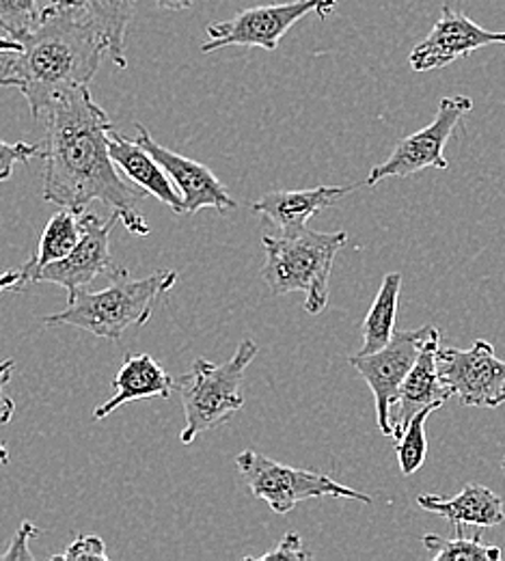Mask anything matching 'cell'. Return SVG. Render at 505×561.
Returning <instances> with one entry per match:
<instances>
[{"label": "cell", "mask_w": 505, "mask_h": 561, "mask_svg": "<svg viewBox=\"0 0 505 561\" xmlns=\"http://www.w3.org/2000/svg\"><path fill=\"white\" fill-rule=\"evenodd\" d=\"M39 119L46 122L44 199L73 211H84L93 202L106 204L133 236H149V225L137 208L147 193L119 178L108 149V133L115 126L89 87L61 93Z\"/></svg>", "instance_id": "obj_1"}, {"label": "cell", "mask_w": 505, "mask_h": 561, "mask_svg": "<svg viewBox=\"0 0 505 561\" xmlns=\"http://www.w3.org/2000/svg\"><path fill=\"white\" fill-rule=\"evenodd\" d=\"M22 46V53L7 57L0 73L18 78L20 93L35 119L61 93L89 87L106 53L100 33L78 0L44 4L37 28Z\"/></svg>", "instance_id": "obj_2"}, {"label": "cell", "mask_w": 505, "mask_h": 561, "mask_svg": "<svg viewBox=\"0 0 505 561\" xmlns=\"http://www.w3.org/2000/svg\"><path fill=\"white\" fill-rule=\"evenodd\" d=\"M177 283L175 271H158L144 279H130L119 268L111 285L100 291L80 289L68 296V307L55 316L42 318L48 327H76L95 337L119 342L133 327H145L153 313L156 300Z\"/></svg>", "instance_id": "obj_3"}, {"label": "cell", "mask_w": 505, "mask_h": 561, "mask_svg": "<svg viewBox=\"0 0 505 561\" xmlns=\"http://www.w3.org/2000/svg\"><path fill=\"white\" fill-rule=\"evenodd\" d=\"M346 242V231H311L307 227L289 236H264L266 262L262 279L275 296L302 291L305 311L318 316L329 307V279Z\"/></svg>", "instance_id": "obj_4"}, {"label": "cell", "mask_w": 505, "mask_h": 561, "mask_svg": "<svg viewBox=\"0 0 505 561\" xmlns=\"http://www.w3.org/2000/svg\"><path fill=\"white\" fill-rule=\"evenodd\" d=\"M257 344L242 340L236 354L225 363L195 358L191 371L177 380L184 407L182 445H191L199 434L227 423L244 407L242 380L251 360L257 356Z\"/></svg>", "instance_id": "obj_5"}, {"label": "cell", "mask_w": 505, "mask_h": 561, "mask_svg": "<svg viewBox=\"0 0 505 561\" xmlns=\"http://www.w3.org/2000/svg\"><path fill=\"white\" fill-rule=\"evenodd\" d=\"M236 465L249 491L253 496L264 499L275 514H288L300 501L318 496H342L367 505L371 503L369 494L344 486L324 473L288 467L251 449L238 454Z\"/></svg>", "instance_id": "obj_6"}, {"label": "cell", "mask_w": 505, "mask_h": 561, "mask_svg": "<svg viewBox=\"0 0 505 561\" xmlns=\"http://www.w3.org/2000/svg\"><path fill=\"white\" fill-rule=\"evenodd\" d=\"M337 0H288L277 4L253 7L236 13L229 20L210 22L208 39L202 44V53H215L229 46L277 50L279 42L289 28L309 13L326 18L335 11Z\"/></svg>", "instance_id": "obj_7"}, {"label": "cell", "mask_w": 505, "mask_h": 561, "mask_svg": "<svg viewBox=\"0 0 505 561\" xmlns=\"http://www.w3.org/2000/svg\"><path fill=\"white\" fill-rule=\"evenodd\" d=\"M438 333L434 327H422L415 331H395L393 340L371 354H353L348 360L369 385L376 402V423L385 436H393L391 409L400 396L402 382L411 374L428 340Z\"/></svg>", "instance_id": "obj_8"}, {"label": "cell", "mask_w": 505, "mask_h": 561, "mask_svg": "<svg viewBox=\"0 0 505 561\" xmlns=\"http://www.w3.org/2000/svg\"><path fill=\"white\" fill-rule=\"evenodd\" d=\"M473 111V100L467 95H445L438 102V111L433 124L417 130L415 135L400 140L391 156L371 169L367 175V186H376L387 178H411L428 167L447 169L449 162L443 156V149L456 126L464 115Z\"/></svg>", "instance_id": "obj_9"}, {"label": "cell", "mask_w": 505, "mask_h": 561, "mask_svg": "<svg viewBox=\"0 0 505 561\" xmlns=\"http://www.w3.org/2000/svg\"><path fill=\"white\" fill-rule=\"evenodd\" d=\"M436 365L451 396L464 407L500 409L505 404V360L486 340H475L467 351L440 348Z\"/></svg>", "instance_id": "obj_10"}, {"label": "cell", "mask_w": 505, "mask_h": 561, "mask_svg": "<svg viewBox=\"0 0 505 561\" xmlns=\"http://www.w3.org/2000/svg\"><path fill=\"white\" fill-rule=\"evenodd\" d=\"M117 220H122L117 211H113L108 220H102L95 211H82V236L72 253L37 271L33 283H53L66 287L68 296H72L80 289H87L100 275L113 277L122 268L115 266L111 257V231Z\"/></svg>", "instance_id": "obj_11"}, {"label": "cell", "mask_w": 505, "mask_h": 561, "mask_svg": "<svg viewBox=\"0 0 505 561\" xmlns=\"http://www.w3.org/2000/svg\"><path fill=\"white\" fill-rule=\"evenodd\" d=\"M493 44H505V33L486 31L460 9L443 4L431 35L413 48L409 64L415 71L440 70Z\"/></svg>", "instance_id": "obj_12"}, {"label": "cell", "mask_w": 505, "mask_h": 561, "mask_svg": "<svg viewBox=\"0 0 505 561\" xmlns=\"http://www.w3.org/2000/svg\"><path fill=\"white\" fill-rule=\"evenodd\" d=\"M137 130H139L137 140L162 164V169L180 188V195L184 199V216H193L206 208H215L220 214L236 208V202L231 199L222 182L206 164L162 147L160 142L151 139V135L141 124H137Z\"/></svg>", "instance_id": "obj_13"}, {"label": "cell", "mask_w": 505, "mask_h": 561, "mask_svg": "<svg viewBox=\"0 0 505 561\" xmlns=\"http://www.w3.org/2000/svg\"><path fill=\"white\" fill-rule=\"evenodd\" d=\"M440 351V333L433 335L424 351L420 354L417 363L413 365L411 374L402 382L400 396L391 409V427L393 440L402 436L411 420L422 413L424 409H440L449 398L451 391L443 382L436 365V354Z\"/></svg>", "instance_id": "obj_14"}, {"label": "cell", "mask_w": 505, "mask_h": 561, "mask_svg": "<svg viewBox=\"0 0 505 561\" xmlns=\"http://www.w3.org/2000/svg\"><path fill=\"white\" fill-rule=\"evenodd\" d=\"M353 193L351 186H315L309 191H275L260 197L253 204V211L268 220L279 233H296L307 227V222L342 197Z\"/></svg>", "instance_id": "obj_15"}, {"label": "cell", "mask_w": 505, "mask_h": 561, "mask_svg": "<svg viewBox=\"0 0 505 561\" xmlns=\"http://www.w3.org/2000/svg\"><path fill=\"white\" fill-rule=\"evenodd\" d=\"M113 398L100 404L93 411V420H106L119 407L135 400H151V398H171L175 391V380L171 374L149 354H126L117 376L113 378Z\"/></svg>", "instance_id": "obj_16"}, {"label": "cell", "mask_w": 505, "mask_h": 561, "mask_svg": "<svg viewBox=\"0 0 505 561\" xmlns=\"http://www.w3.org/2000/svg\"><path fill=\"white\" fill-rule=\"evenodd\" d=\"M108 149L115 167L124 171L149 197L162 202L175 214H184V199L171 186L169 173L139 140L128 139L126 135L113 128L108 133Z\"/></svg>", "instance_id": "obj_17"}, {"label": "cell", "mask_w": 505, "mask_h": 561, "mask_svg": "<svg viewBox=\"0 0 505 561\" xmlns=\"http://www.w3.org/2000/svg\"><path fill=\"white\" fill-rule=\"evenodd\" d=\"M420 507L438 514L451 523V529L473 527H500L505 523L504 501L486 486L467 484L451 499L438 494H420Z\"/></svg>", "instance_id": "obj_18"}, {"label": "cell", "mask_w": 505, "mask_h": 561, "mask_svg": "<svg viewBox=\"0 0 505 561\" xmlns=\"http://www.w3.org/2000/svg\"><path fill=\"white\" fill-rule=\"evenodd\" d=\"M137 2L139 0H78L84 15L100 33L106 55L119 70L128 68L126 35L137 13Z\"/></svg>", "instance_id": "obj_19"}, {"label": "cell", "mask_w": 505, "mask_h": 561, "mask_svg": "<svg viewBox=\"0 0 505 561\" xmlns=\"http://www.w3.org/2000/svg\"><path fill=\"white\" fill-rule=\"evenodd\" d=\"M80 214L82 211L61 208L48 220V225L44 227V233L39 238L37 253L20 268L22 271L20 289L24 285L33 283V277L37 275V271H42L44 266H48L53 262H59V260H64V257H68L72 253L73 247L78 244V240L82 236Z\"/></svg>", "instance_id": "obj_20"}, {"label": "cell", "mask_w": 505, "mask_h": 561, "mask_svg": "<svg viewBox=\"0 0 505 561\" xmlns=\"http://www.w3.org/2000/svg\"><path fill=\"white\" fill-rule=\"evenodd\" d=\"M400 289H402V275L389 273L385 275L382 285L371 302V309L367 311L363 320V348L361 354L385 348L393 335H395V320H398V302H400Z\"/></svg>", "instance_id": "obj_21"}, {"label": "cell", "mask_w": 505, "mask_h": 561, "mask_svg": "<svg viewBox=\"0 0 505 561\" xmlns=\"http://www.w3.org/2000/svg\"><path fill=\"white\" fill-rule=\"evenodd\" d=\"M424 547L431 551L434 561H500L504 551L493 545H484L480 534L473 538L464 536V529H456V538L447 540L440 536H424Z\"/></svg>", "instance_id": "obj_22"}, {"label": "cell", "mask_w": 505, "mask_h": 561, "mask_svg": "<svg viewBox=\"0 0 505 561\" xmlns=\"http://www.w3.org/2000/svg\"><path fill=\"white\" fill-rule=\"evenodd\" d=\"M436 409H424L417 413L400 438H395V454L402 476H413L420 471L428 456V438H426V421L433 415Z\"/></svg>", "instance_id": "obj_23"}, {"label": "cell", "mask_w": 505, "mask_h": 561, "mask_svg": "<svg viewBox=\"0 0 505 561\" xmlns=\"http://www.w3.org/2000/svg\"><path fill=\"white\" fill-rule=\"evenodd\" d=\"M44 7L37 0H0V28L13 42H24L39 24Z\"/></svg>", "instance_id": "obj_24"}, {"label": "cell", "mask_w": 505, "mask_h": 561, "mask_svg": "<svg viewBox=\"0 0 505 561\" xmlns=\"http://www.w3.org/2000/svg\"><path fill=\"white\" fill-rule=\"evenodd\" d=\"M35 156H42V142L31 145L24 140H20V142L0 140V182L11 178L13 167L18 162H28Z\"/></svg>", "instance_id": "obj_25"}, {"label": "cell", "mask_w": 505, "mask_h": 561, "mask_svg": "<svg viewBox=\"0 0 505 561\" xmlns=\"http://www.w3.org/2000/svg\"><path fill=\"white\" fill-rule=\"evenodd\" d=\"M53 560L80 561L102 560L108 561V553L104 547V540L97 536H78L72 545L61 553L53 556Z\"/></svg>", "instance_id": "obj_26"}, {"label": "cell", "mask_w": 505, "mask_h": 561, "mask_svg": "<svg viewBox=\"0 0 505 561\" xmlns=\"http://www.w3.org/2000/svg\"><path fill=\"white\" fill-rule=\"evenodd\" d=\"M13 369H15L13 358H7V360L0 363V425L11 423L13 415H15V402L7 396V385L13 376ZM0 465H9V451L2 445V440H0Z\"/></svg>", "instance_id": "obj_27"}, {"label": "cell", "mask_w": 505, "mask_h": 561, "mask_svg": "<svg viewBox=\"0 0 505 561\" xmlns=\"http://www.w3.org/2000/svg\"><path fill=\"white\" fill-rule=\"evenodd\" d=\"M249 560H288V561H307L313 560V553L305 549L302 540L298 534H286L277 547H273L268 553L260 556V558H249Z\"/></svg>", "instance_id": "obj_28"}, {"label": "cell", "mask_w": 505, "mask_h": 561, "mask_svg": "<svg viewBox=\"0 0 505 561\" xmlns=\"http://www.w3.org/2000/svg\"><path fill=\"white\" fill-rule=\"evenodd\" d=\"M39 534H42V531H39L33 523L24 520V523L20 525L15 538L11 540L9 549L0 556V560H33V553H31V549H28V542H31V538H37Z\"/></svg>", "instance_id": "obj_29"}, {"label": "cell", "mask_w": 505, "mask_h": 561, "mask_svg": "<svg viewBox=\"0 0 505 561\" xmlns=\"http://www.w3.org/2000/svg\"><path fill=\"white\" fill-rule=\"evenodd\" d=\"M20 280H22V271H7L0 275V294L2 291H20Z\"/></svg>", "instance_id": "obj_30"}, {"label": "cell", "mask_w": 505, "mask_h": 561, "mask_svg": "<svg viewBox=\"0 0 505 561\" xmlns=\"http://www.w3.org/2000/svg\"><path fill=\"white\" fill-rule=\"evenodd\" d=\"M160 9H169V11H184L195 7L197 0H153Z\"/></svg>", "instance_id": "obj_31"}, {"label": "cell", "mask_w": 505, "mask_h": 561, "mask_svg": "<svg viewBox=\"0 0 505 561\" xmlns=\"http://www.w3.org/2000/svg\"><path fill=\"white\" fill-rule=\"evenodd\" d=\"M22 44L20 42H13L11 37H0V55H15V53H22Z\"/></svg>", "instance_id": "obj_32"}, {"label": "cell", "mask_w": 505, "mask_h": 561, "mask_svg": "<svg viewBox=\"0 0 505 561\" xmlns=\"http://www.w3.org/2000/svg\"><path fill=\"white\" fill-rule=\"evenodd\" d=\"M0 87H15V89H20V82H18V78L0 73Z\"/></svg>", "instance_id": "obj_33"}, {"label": "cell", "mask_w": 505, "mask_h": 561, "mask_svg": "<svg viewBox=\"0 0 505 561\" xmlns=\"http://www.w3.org/2000/svg\"><path fill=\"white\" fill-rule=\"evenodd\" d=\"M502 471H504V473H505V456H504V460H502Z\"/></svg>", "instance_id": "obj_34"}, {"label": "cell", "mask_w": 505, "mask_h": 561, "mask_svg": "<svg viewBox=\"0 0 505 561\" xmlns=\"http://www.w3.org/2000/svg\"><path fill=\"white\" fill-rule=\"evenodd\" d=\"M48 2H59V0H46V4H48Z\"/></svg>", "instance_id": "obj_35"}]
</instances>
